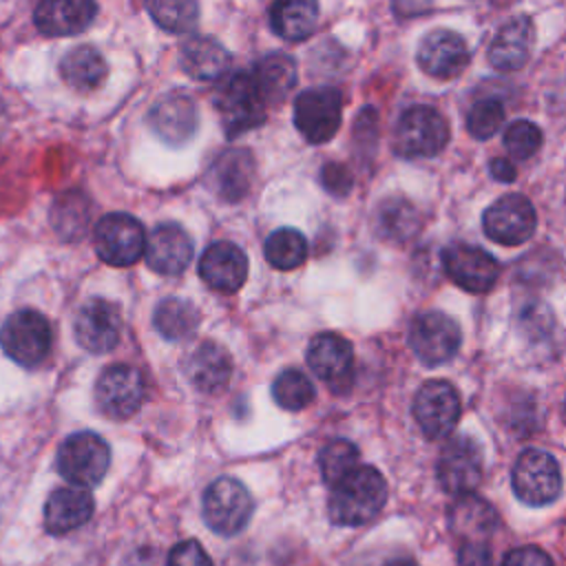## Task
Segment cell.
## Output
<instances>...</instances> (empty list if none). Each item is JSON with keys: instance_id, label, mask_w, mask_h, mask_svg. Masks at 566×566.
<instances>
[{"instance_id": "obj_19", "label": "cell", "mask_w": 566, "mask_h": 566, "mask_svg": "<svg viewBox=\"0 0 566 566\" xmlns=\"http://www.w3.org/2000/svg\"><path fill=\"white\" fill-rule=\"evenodd\" d=\"M148 122L153 133L168 146L188 144L199 128L197 104L184 93H168L159 97L150 113Z\"/></svg>"}, {"instance_id": "obj_49", "label": "cell", "mask_w": 566, "mask_h": 566, "mask_svg": "<svg viewBox=\"0 0 566 566\" xmlns=\"http://www.w3.org/2000/svg\"><path fill=\"white\" fill-rule=\"evenodd\" d=\"M564 422H566V402H564Z\"/></svg>"}, {"instance_id": "obj_46", "label": "cell", "mask_w": 566, "mask_h": 566, "mask_svg": "<svg viewBox=\"0 0 566 566\" xmlns=\"http://www.w3.org/2000/svg\"><path fill=\"white\" fill-rule=\"evenodd\" d=\"M489 170H491V175H493L497 181H504V184L513 181V179H515V175H517V170H515L513 161H509V159H502V157H495V159H491V164H489Z\"/></svg>"}, {"instance_id": "obj_16", "label": "cell", "mask_w": 566, "mask_h": 566, "mask_svg": "<svg viewBox=\"0 0 566 566\" xmlns=\"http://www.w3.org/2000/svg\"><path fill=\"white\" fill-rule=\"evenodd\" d=\"M307 365L332 391L343 394L354 380V349L334 332L316 334L307 345Z\"/></svg>"}, {"instance_id": "obj_32", "label": "cell", "mask_w": 566, "mask_h": 566, "mask_svg": "<svg viewBox=\"0 0 566 566\" xmlns=\"http://www.w3.org/2000/svg\"><path fill=\"white\" fill-rule=\"evenodd\" d=\"M199 312L190 301L170 296L164 298L153 314V325L155 329L168 338V340H184L188 336L195 334V329L199 327Z\"/></svg>"}, {"instance_id": "obj_1", "label": "cell", "mask_w": 566, "mask_h": 566, "mask_svg": "<svg viewBox=\"0 0 566 566\" xmlns=\"http://www.w3.org/2000/svg\"><path fill=\"white\" fill-rule=\"evenodd\" d=\"M387 502V482L374 467H356L332 486L327 513L338 526L371 522Z\"/></svg>"}, {"instance_id": "obj_48", "label": "cell", "mask_w": 566, "mask_h": 566, "mask_svg": "<svg viewBox=\"0 0 566 566\" xmlns=\"http://www.w3.org/2000/svg\"><path fill=\"white\" fill-rule=\"evenodd\" d=\"M2 117H4V115H2V104H0V128H2Z\"/></svg>"}, {"instance_id": "obj_11", "label": "cell", "mask_w": 566, "mask_h": 566, "mask_svg": "<svg viewBox=\"0 0 566 566\" xmlns=\"http://www.w3.org/2000/svg\"><path fill=\"white\" fill-rule=\"evenodd\" d=\"M420 431L429 440L449 436L460 418V396L447 380H427L411 405Z\"/></svg>"}, {"instance_id": "obj_15", "label": "cell", "mask_w": 566, "mask_h": 566, "mask_svg": "<svg viewBox=\"0 0 566 566\" xmlns=\"http://www.w3.org/2000/svg\"><path fill=\"white\" fill-rule=\"evenodd\" d=\"M438 482L449 495H469L482 480V451L469 436L451 438L438 458Z\"/></svg>"}, {"instance_id": "obj_27", "label": "cell", "mask_w": 566, "mask_h": 566, "mask_svg": "<svg viewBox=\"0 0 566 566\" xmlns=\"http://www.w3.org/2000/svg\"><path fill=\"white\" fill-rule=\"evenodd\" d=\"M451 531L460 544H489V537L497 528V513L493 506L475 495H460L449 515Z\"/></svg>"}, {"instance_id": "obj_39", "label": "cell", "mask_w": 566, "mask_h": 566, "mask_svg": "<svg viewBox=\"0 0 566 566\" xmlns=\"http://www.w3.org/2000/svg\"><path fill=\"white\" fill-rule=\"evenodd\" d=\"M504 124V106L495 97L478 99L467 113V130L475 139L493 137Z\"/></svg>"}, {"instance_id": "obj_30", "label": "cell", "mask_w": 566, "mask_h": 566, "mask_svg": "<svg viewBox=\"0 0 566 566\" xmlns=\"http://www.w3.org/2000/svg\"><path fill=\"white\" fill-rule=\"evenodd\" d=\"M106 60L91 44L75 46L60 60V75L75 91L97 88L106 80Z\"/></svg>"}, {"instance_id": "obj_21", "label": "cell", "mask_w": 566, "mask_h": 566, "mask_svg": "<svg viewBox=\"0 0 566 566\" xmlns=\"http://www.w3.org/2000/svg\"><path fill=\"white\" fill-rule=\"evenodd\" d=\"M95 15V0H40L33 13V22L40 33L62 38L86 31L93 24Z\"/></svg>"}, {"instance_id": "obj_44", "label": "cell", "mask_w": 566, "mask_h": 566, "mask_svg": "<svg viewBox=\"0 0 566 566\" xmlns=\"http://www.w3.org/2000/svg\"><path fill=\"white\" fill-rule=\"evenodd\" d=\"M460 566H491V544H460Z\"/></svg>"}, {"instance_id": "obj_33", "label": "cell", "mask_w": 566, "mask_h": 566, "mask_svg": "<svg viewBox=\"0 0 566 566\" xmlns=\"http://www.w3.org/2000/svg\"><path fill=\"white\" fill-rule=\"evenodd\" d=\"M420 226L416 208L405 199H385L376 210V230L387 241H405Z\"/></svg>"}, {"instance_id": "obj_18", "label": "cell", "mask_w": 566, "mask_h": 566, "mask_svg": "<svg viewBox=\"0 0 566 566\" xmlns=\"http://www.w3.org/2000/svg\"><path fill=\"white\" fill-rule=\"evenodd\" d=\"M416 60L427 75L451 80L467 69L471 53L462 35L451 29H436L422 38Z\"/></svg>"}, {"instance_id": "obj_6", "label": "cell", "mask_w": 566, "mask_h": 566, "mask_svg": "<svg viewBox=\"0 0 566 566\" xmlns=\"http://www.w3.org/2000/svg\"><path fill=\"white\" fill-rule=\"evenodd\" d=\"M203 520L219 535H237L252 517L254 500L234 478H217L203 491Z\"/></svg>"}, {"instance_id": "obj_45", "label": "cell", "mask_w": 566, "mask_h": 566, "mask_svg": "<svg viewBox=\"0 0 566 566\" xmlns=\"http://www.w3.org/2000/svg\"><path fill=\"white\" fill-rule=\"evenodd\" d=\"M122 566H166V564L161 562V555L157 548L142 546V548H135L133 553H128Z\"/></svg>"}, {"instance_id": "obj_13", "label": "cell", "mask_w": 566, "mask_h": 566, "mask_svg": "<svg viewBox=\"0 0 566 566\" xmlns=\"http://www.w3.org/2000/svg\"><path fill=\"white\" fill-rule=\"evenodd\" d=\"M146 396V385L142 374L130 365L106 367L95 385L97 407L104 416L124 420L137 413Z\"/></svg>"}, {"instance_id": "obj_31", "label": "cell", "mask_w": 566, "mask_h": 566, "mask_svg": "<svg viewBox=\"0 0 566 566\" xmlns=\"http://www.w3.org/2000/svg\"><path fill=\"white\" fill-rule=\"evenodd\" d=\"M254 82L268 104L283 102L296 84V62L285 53H270L252 69Z\"/></svg>"}, {"instance_id": "obj_26", "label": "cell", "mask_w": 566, "mask_h": 566, "mask_svg": "<svg viewBox=\"0 0 566 566\" xmlns=\"http://www.w3.org/2000/svg\"><path fill=\"white\" fill-rule=\"evenodd\" d=\"M186 374L199 391L219 394L228 387L232 376L230 352L219 343L206 340L188 356Z\"/></svg>"}, {"instance_id": "obj_14", "label": "cell", "mask_w": 566, "mask_h": 566, "mask_svg": "<svg viewBox=\"0 0 566 566\" xmlns=\"http://www.w3.org/2000/svg\"><path fill=\"white\" fill-rule=\"evenodd\" d=\"M442 265L447 276L471 294L489 292L500 276V263L495 256L471 243L447 245L442 252Z\"/></svg>"}, {"instance_id": "obj_25", "label": "cell", "mask_w": 566, "mask_h": 566, "mask_svg": "<svg viewBox=\"0 0 566 566\" xmlns=\"http://www.w3.org/2000/svg\"><path fill=\"white\" fill-rule=\"evenodd\" d=\"M533 44H535L533 20L526 15L511 18L497 29L489 46V62L497 71H517L528 62Z\"/></svg>"}, {"instance_id": "obj_35", "label": "cell", "mask_w": 566, "mask_h": 566, "mask_svg": "<svg viewBox=\"0 0 566 566\" xmlns=\"http://www.w3.org/2000/svg\"><path fill=\"white\" fill-rule=\"evenodd\" d=\"M150 18L170 33H188L199 20L197 0H146Z\"/></svg>"}, {"instance_id": "obj_22", "label": "cell", "mask_w": 566, "mask_h": 566, "mask_svg": "<svg viewBox=\"0 0 566 566\" xmlns=\"http://www.w3.org/2000/svg\"><path fill=\"white\" fill-rule=\"evenodd\" d=\"M146 263L157 274H181L192 259V239L177 223L157 226L146 241Z\"/></svg>"}, {"instance_id": "obj_8", "label": "cell", "mask_w": 566, "mask_h": 566, "mask_svg": "<svg viewBox=\"0 0 566 566\" xmlns=\"http://www.w3.org/2000/svg\"><path fill=\"white\" fill-rule=\"evenodd\" d=\"M93 239L97 256L113 268L133 265L146 252L148 241L144 226L126 212L104 214L95 226Z\"/></svg>"}, {"instance_id": "obj_5", "label": "cell", "mask_w": 566, "mask_h": 566, "mask_svg": "<svg viewBox=\"0 0 566 566\" xmlns=\"http://www.w3.org/2000/svg\"><path fill=\"white\" fill-rule=\"evenodd\" d=\"M51 340V325L44 314L35 310H18L0 327V345L4 354L22 367L40 365L49 356Z\"/></svg>"}, {"instance_id": "obj_42", "label": "cell", "mask_w": 566, "mask_h": 566, "mask_svg": "<svg viewBox=\"0 0 566 566\" xmlns=\"http://www.w3.org/2000/svg\"><path fill=\"white\" fill-rule=\"evenodd\" d=\"M323 188L336 197H345L352 190V175L343 164H327L321 170Z\"/></svg>"}, {"instance_id": "obj_7", "label": "cell", "mask_w": 566, "mask_h": 566, "mask_svg": "<svg viewBox=\"0 0 566 566\" xmlns=\"http://www.w3.org/2000/svg\"><path fill=\"white\" fill-rule=\"evenodd\" d=\"M515 495L531 506L551 504L562 493V471L557 460L542 449H526L517 455L511 473Z\"/></svg>"}, {"instance_id": "obj_23", "label": "cell", "mask_w": 566, "mask_h": 566, "mask_svg": "<svg viewBox=\"0 0 566 566\" xmlns=\"http://www.w3.org/2000/svg\"><path fill=\"white\" fill-rule=\"evenodd\" d=\"M206 181L223 201H239L254 181V159L245 148H228L208 168Z\"/></svg>"}, {"instance_id": "obj_47", "label": "cell", "mask_w": 566, "mask_h": 566, "mask_svg": "<svg viewBox=\"0 0 566 566\" xmlns=\"http://www.w3.org/2000/svg\"><path fill=\"white\" fill-rule=\"evenodd\" d=\"M382 566H418V564H416V559H411V557H394V559L385 562Z\"/></svg>"}, {"instance_id": "obj_12", "label": "cell", "mask_w": 566, "mask_h": 566, "mask_svg": "<svg viewBox=\"0 0 566 566\" xmlns=\"http://www.w3.org/2000/svg\"><path fill=\"white\" fill-rule=\"evenodd\" d=\"M537 214L524 195H504L482 214V228L489 239L502 245H520L535 232Z\"/></svg>"}, {"instance_id": "obj_10", "label": "cell", "mask_w": 566, "mask_h": 566, "mask_svg": "<svg viewBox=\"0 0 566 566\" xmlns=\"http://www.w3.org/2000/svg\"><path fill=\"white\" fill-rule=\"evenodd\" d=\"M460 338L458 323L442 312H422L409 327V345L429 367L451 360L460 349Z\"/></svg>"}, {"instance_id": "obj_34", "label": "cell", "mask_w": 566, "mask_h": 566, "mask_svg": "<svg viewBox=\"0 0 566 566\" xmlns=\"http://www.w3.org/2000/svg\"><path fill=\"white\" fill-rule=\"evenodd\" d=\"M265 259L276 270H294L307 259V239L294 228H279L265 239Z\"/></svg>"}, {"instance_id": "obj_29", "label": "cell", "mask_w": 566, "mask_h": 566, "mask_svg": "<svg viewBox=\"0 0 566 566\" xmlns=\"http://www.w3.org/2000/svg\"><path fill=\"white\" fill-rule=\"evenodd\" d=\"M316 0H274L270 7V27L279 38L287 42H301L310 38L316 29Z\"/></svg>"}, {"instance_id": "obj_36", "label": "cell", "mask_w": 566, "mask_h": 566, "mask_svg": "<svg viewBox=\"0 0 566 566\" xmlns=\"http://www.w3.org/2000/svg\"><path fill=\"white\" fill-rule=\"evenodd\" d=\"M274 402L287 411H301L314 400L312 380L298 369H283L272 382Z\"/></svg>"}, {"instance_id": "obj_9", "label": "cell", "mask_w": 566, "mask_h": 566, "mask_svg": "<svg viewBox=\"0 0 566 566\" xmlns=\"http://www.w3.org/2000/svg\"><path fill=\"white\" fill-rule=\"evenodd\" d=\"M343 119V95L338 88L318 86L307 88L294 99L296 130L310 144L329 142Z\"/></svg>"}, {"instance_id": "obj_4", "label": "cell", "mask_w": 566, "mask_h": 566, "mask_svg": "<svg viewBox=\"0 0 566 566\" xmlns=\"http://www.w3.org/2000/svg\"><path fill=\"white\" fill-rule=\"evenodd\" d=\"M111 467V449L106 440L93 431L71 433L57 451L60 475L77 486H95Z\"/></svg>"}, {"instance_id": "obj_40", "label": "cell", "mask_w": 566, "mask_h": 566, "mask_svg": "<svg viewBox=\"0 0 566 566\" xmlns=\"http://www.w3.org/2000/svg\"><path fill=\"white\" fill-rule=\"evenodd\" d=\"M539 146H542V130L537 124L528 119H517L509 124L504 133V148L509 150L511 159L524 161L533 157L539 150Z\"/></svg>"}, {"instance_id": "obj_24", "label": "cell", "mask_w": 566, "mask_h": 566, "mask_svg": "<svg viewBox=\"0 0 566 566\" xmlns=\"http://www.w3.org/2000/svg\"><path fill=\"white\" fill-rule=\"evenodd\" d=\"M95 502L86 486H60L44 504V528L51 535H64L84 526L93 515Z\"/></svg>"}, {"instance_id": "obj_2", "label": "cell", "mask_w": 566, "mask_h": 566, "mask_svg": "<svg viewBox=\"0 0 566 566\" xmlns=\"http://www.w3.org/2000/svg\"><path fill=\"white\" fill-rule=\"evenodd\" d=\"M214 106L221 115L228 139L243 135L265 122L268 102L263 99L252 71H237L217 88Z\"/></svg>"}, {"instance_id": "obj_28", "label": "cell", "mask_w": 566, "mask_h": 566, "mask_svg": "<svg viewBox=\"0 0 566 566\" xmlns=\"http://www.w3.org/2000/svg\"><path fill=\"white\" fill-rule=\"evenodd\" d=\"M181 69L199 82L221 80L230 69V53L221 42L208 35H192L179 49Z\"/></svg>"}, {"instance_id": "obj_41", "label": "cell", "mask_w": 566, "mask_h": 566, "mask_svg": "<svg viewBox=\"0 0 566 566\" xmlns=\"http://www.w3.org/2000/svg\"><path fill=\"white\" fill-rule=\"evenodd\" d=\"M166 566H212V559L197 539H184L170 548Z\"/></svg>"}, {"instance_id": "obj_37", "label": "cell", "mask_w": 566, "mask_h": 566, "mask_svg": "<svg viewBox=\"0 0 566 566\" xmlns=\"http://www.w3.org/2000/svg\"><path fill=\"white\" fill-rule=\"evenodd\" d=\"M318 467H321L323 480L329 486H334L338 480H343L347 473H352L358 467L356 444L343 438L329 440L318 453Z\"/></svg>"}, {"instance_id": "obj_38", "label": "cell", "mask_w": 566, "mask_h": 566, "mask_svg": "<svg viewBox=\"0 0 566 566\" xmlns=\"http://www.w3.org/2000/svg\"><path fill=\"white\" fill-rule=\"evenodd\" d=\"M91 219L88 201L80 192H66L53 208V226L62 237H82Z\"/></svg>"}, {"instance_id": "obj_3", "label": "cell", "mask_w": 566, "mask_h": 566, "mask_svg": "<svg viewBox=\"0 0 566 566\" xmlns=\"http://www.w3.org/2000/svg\"><path fill=\"white\" fill-rule=\"evenodd\" d=\"M449 142V124L431 106L407 108L394 130V150L400 157H436Z\"/></svg>"}, {"instance_id": "obj_20", "label": "cell", "mask_w": 566, "mask_h": 566, "mask_svg": "<svg viewBox=\"0 0 566 566\" xmlns=\"http://www.w3.org/2000/svg\"><path fill=\"white\" fill-rule=\"evenodd\" d=\"M199 276L203 283L217 292H237L248 276L245 252L230 241L210 243L199 259Z\"/></svg>"}, {"instance_id": "obj_17", "label": "cell", "mask_w": 566, "mask_h": 566, "mask_svg": "<svg viewBox=\"0 0 566 566\" xmlns=\"http://www.w3.org/2000/svg\"><path fill=\"white\" fill-rule=\"evenodd\" d=\"M75 340L91 354L111 352L122 336V316L115 303L104 298L86 301L73 323Z\"/></svg>"}, {"instance_id": "obj_43", "label": "cell", "mask_w": 566, "mask_h": 566, "mask_svg": "<svg viewBox=\"0 0 566 566\" xmlns=\"http://www.w3.org/2000/svg\"><path fill=\"white\" fill-rule=\"evenodd\" d=\"M502 566H553V559L537 546H520L506 553Z\"/></svg>"}]
</instances>
